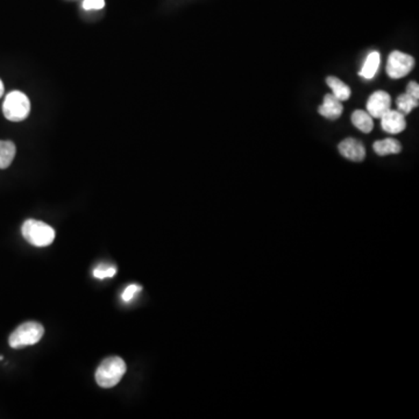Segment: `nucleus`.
I'll return each instance as SVG.
<instances>
[{"label":"nucleus","instance_id":"f257e3e1","mask_svg":"<svg viewBox=\"0 0 419 419\" xmlns=\"http://www.w3.org/2000/svg\"><path fill=\"white\" fill-rule=\"evenodd\" d=\"M126 373V363L119 357H110L103 360L97 370V383L101 388H112L119 383Z\"/></svg>","mask_w":419,"mask_h":419},{"label":"nucleus","instance_id":"f03ea898","mask_svg":"<svg viewBox=\"0 0 419 419\" xmlns=\"http://www.w3.org/2000/svg\"><path fill=\"white\" fill-rule=\"evenodd\" d=\"M21 232L26 241L35 247L49 246L55 240L54 228L40 220H26Z\"/></svg>","mask_w":419,"mask_h":419},{"label":"nucleus","instance_id":"7ed1b4c3","mask_svg":"<svg viewBox=\"0 0 419 419\" xmlns=\"http://www.w3.org/2000/svg\"><path fill=\"white\" fill-rule=\"evenodd\" d=\"M45 335V328L43 325L36 322H27L16 327L8 338V345L12 348H23V347L32 346L41 340Z\"/></svg>","mask_w":419,"mask_h":419},{"label":"nucleus","instance_id":"20e7f679","mask_svg":"<svg viewBox=\"0 0 419 419\" xmlns=\"http://www.w3.org/2000/svg\"><path fill=\"white\" fill-rule=\"evenodd\" d=\"M3 112L6 119L13 123H19L29 116L31 101L21 91H12L5 98Z\"/></svg>","mask_w":419,"mask_h":419},{"label":"nucleus","instance_id":"39448f33","mask_svg":"<svg viewBox=\"0 0 419 419\" xmlns=\"http://www.w3.org/2000/svg\"><path fill=\"white\" fill-rule=\"evenodd\" d=\"M415 67V58L411 55L402 53L400 50L392 51L389 55L388 62H387V73L392 80H400L411 73V70Z\"/></svg>","mask_w":419,"mask_h":419},{"label":"nucleus","instance_id":"423d86ee","mask_svg":"<svg viewBox=\"0 0 419 419\" xmlns=\"http://www.w3.org/2000/svg\"><path fill=\"white\" fill-rule=\"evenodd\" d=\"M367 112L372 118H379L392 108V98L385 91H376L367 100Z\"/></svg>","mask_w":419,"mask_h":419},{"label":"nucleus","instance_id":"0eeeda50","mask_svg":"<svg viewBox=\"0 0 419 419\" xmlns=\"http://www.w3.org/2000/svg\"><path fill=\"white\" fill-rule=\"evenodd\" d=\"M381 126L389 134H400L407 128V120L403 113L396 110H389L381 117Z\"/></svg>","mask_w":419,"mask_h":419},{"label":"nucleus","instance_id":"6e6552de","mask_svg":"<svg viewBox=\"0 0 419 419\" xmlns=\"http://www.w3.org/2000/svg\"><path fill=\"white\" fill-rule=\"evenodd\" d=\"M339 152L344 158H348L350 161L361 162L366 158V148L362 143L353 138L345 139L344 141L339 143Z\"/></svg>","mask_w":419,"mask_h":419},{"label":"nucleus","instance_id":"1a4fd4ad","mask_svg":"<svg viewBox=\"0 0 419 419\" xmlns=\"http://www.w3.org/2000/svg\"><path fill=\"white\" fill-rule=\"evenodd\" d=\"M342 111L344 108L342 101L330 93L324 97L323 104L318 108L320 116L325 117L328 120L338 119L342 116Z\"/></svg>","mask_w":419,"mask_h":419},{"label":"nucleus","instance_id":"9d476101","mask_svg":"<svg viewBox=\"0 0 419 419\" xmlns=\"http://www.w3.org/2000/svg\"><path fill=\"white\" fill-rule=\"evenodd\" d=\"M374 152L380 156H387V155L398 154L402 150L400 141L395 139L388 138L385 140H380L374 143Z\"/></svg>","mask_w":419,"mask_h":419},{"label":"nucleus","instance_id":"9b49d317","mask_svg":"<svg viewBox=\"0 0 419 419\" xmlns=\"http://www.w3.org/2000/svg\"><path fill=\"white\" fill-rule=\"evenodd\" d=\"M326 83L328 85V88L332 90V95L338 98L340 101H345V100L350 99V86L344 83L342 80L335 77V76H328L326 78Z\"/></svg>","mask_w":419,"mask_h":419},{"label":"nucleus","instance_id":"f8f14e48","mask_svg":"<svg viewBox=\"0 0 419 419\" xmlns=\"http://www.w3.org/2000/svg\"><path fill=\"white\" fill-rule=\"evenodd\" d=\"M380 53L377 51H372L367 58H366L365 63L362 66V69L359 75L365 80H372V78L376 75L379 67H380Z\"/></svg>","mask_w":419,"mask_h":419},{"label":"nucleus","instance_id":"ddd939ff","mask_svg":"<svg viewBox=\"0 0 419 419\" xmlns=\"http://www.w3.org/2000/svg\"><path fill=\"white\" fill-rule=\"evenodd\" d=\"M352 123L358 130L363 133H370L373 131V118L368 115V112L357 110L352 115Z\"/></svg>","mask_w":419,"mask_h":419},{"label":"nucleus","instance_id":"4468645a","mask_svg":"<svg viewBox=\"0 0 419 419\" xmlns=\"http://www.w3.org/2000/svg\"><path fill=\"white\" fill-rule=\"evenodd\" d=\"M16 145L12 141H1L0 140V169H6L11 166L16 156Z\"/></svg>","mask_w":419,"mask_h":419},{"label":"nucleus","instance_id":"2eb2a0df","mask_svg":"<svg viewBox=\"0 0 419 419\" xmlns=\"http://www.w3.org/2000/svg\"><path fill=\"white\" fill-rule=\"evenodd\" d=\"M397 111L403 113L404 116L409 115L414 108H418V99L410 96L408 93L400 95L396 100Z\"/></svg>","mask_w":419,"mask_h":419},{"label":"nucleus","instance_id":"dca6fc26","mask_svg":"<svg viewBox=\"0 0 419 419\" xmlns=\"http://www.w3.org/2000/svg\"><path fill=\"white\" fill-rule=\"evenodd\" d=\"M117 268L115 265H100L97 267L96 270H93V276L98 280H104V278H112L116 276Z\"/></svg>","mask_w":419,"mask_h":419},{"label":"nucleus","instance_id":"f3484780","mask_svg":"<svg viewBox=\"0 0 419 419\" xmlns=\"http://www.w3.org/2000/svg\"><path fill=\"white\" fill-rule=\"evenodd\" d=\"M143 291V287L139 285H130L127 287L125 290H123V300L128 303V302H131L133 298H134L139 293H141Z\"/></svg>","mask_w":419,"mask_h":419},{"label":"nucleus","instance_id":"a211bd4d","mask_svg":"<svg viewBox=\"0 0 419 419\" xmlns=\"http://www.w3.org/2000/svg\"><path fill=\"white\" fill-rule=\"evenodd\" d=\"M105 0H84L83 1V8L86 11H93V10H101L104 8Z\"/></svg>","mask_w":419,"mask_h":419},{"label":"nucleus","instance_id":"6ab92c4d","mask_svg":"<svg viewBox=\"0 0 419 419\" xmlns=\"http://www.w3.org/2000/svg\"><path fill=\"white\" fill-rule=\"evenodd\" d=\"M407 93L410 96L414 97L416 99L419 100V85L416 82H410L407 88Z\"/></svg>","mask_w":419,"mask_h":419},{"label":"nucleus","instance_id":"aec40b11","mask_svg":"<svg viewBox=\"0 0 419 419\" xmlns=\"http://www.w3.org/2000/svg\"><path fill=\"white\" fill-rule=\"evenodd\" d=\"M4 95V84H3V82L0 80V97Z\"/></svg>","mask_w":419,"mask_h":419}]
</instances>
